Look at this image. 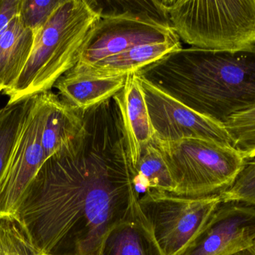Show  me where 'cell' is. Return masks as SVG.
Wrapping results in <instances>:
<instances>
[{"label": "cell", "instance_id": "obj_11", "mask_svg": "<svg viewBox=\"0 0 255 255\" xmlns=\"http://www.w3.org/2000/svg\"><path fill=\"white\" fill-rule=\"evenodd\" d=\"M112 99L119 114L128 158L133 170L154 137L145 94L136 73L128 75L124 86Z\"/></svg>", "mask_w": 255, "mask_h": 255}, {"label": "cell", "instance_id": "obj_10", "mask_svg": "<svg viewBox=\"0 0 255 255\" xmlns=\"http://www.w3.org/2000/svg\"><path fill=\"white\" fill-rule=\"evenodd\" d=\"M255 244V208L223 203L178 255H230Z\"/></svg>", "mask_w": 255, "mask_h": 255}, {"label": "cell", "instance_id": "obj_24", "mask_svg": "<svg viewBox=\"0 0 255 255\" xmlns=\"http://www.w3.org/2000/svg\"><path fill=\"white\" fill-rule=\"evenodd\" d=\"M230 255H255V245L253 246V247L240 250V251L236 252V253Z\"/></svg>", "mask_w": 255, "mask_h": 255}, {"label": "cell", "instance_id": "obj_8", "mask_svg": "<svg viewBox=\"0 0 255 255\" xmlns=\"http://www.w3.org/2000/svg\"><path fill=\"white\" fill-rule=\"evenodd\" d=\"M47 108L48 91L34 95L0 178V218L16 220L27 187L46 161L42 133Z\"/></svg>", "mask_w": 255, "mask_h": 255}, {"label": "cell", "instance_id": "obj_2", "mask_svg": "<svg viewBox=\"0 0 255 255\" xmlns=\"http://www.w3.org/2000/svg\"><path fill=\"white\" fill-rule=\"evenodd\" d=\"M136 74L220 124L255 106V45L236 52L181 47Z\"/></svg>", "mask_w": 255, "mask_h": 255}, {"label": "cell", "instance_id": "obj_5", "mask_svg": "<svg viewBox=\"0 0 255 255\" xmlns=\"http://www.w3.org/2000/svg\"><path fill=\"white\" fill-rule=\"evenodd\" d=\"M153 143L170 171L173 194L185 197L220 196L233 185L247 161L232 145L207 139Z\"/></svg>", "mask_w": 255, "mask_h": 255}, {"label": "cell", "instance_id": "obj_14", "mask_svg": "<svg viewBox=\"0 0 255 255\" xmlns=\"http://www.w3.org/2000/svg\"><path fill=\"white\" fill-rule=\"evenodd\" d=\"M83 114L48 91V108L42 133L46 160L73 143L85 133Z\"/></svg>", "mask_w": 255, "mask_h": 255}, {"label": "cell", "instance_id": "obj_12", "mask_svg": "<svg viewBox=\"0 0 255 255\" xmlns=\"http://www.w3.org/2000/svg\"><path fill=\"white\" fill-rule=\"evenodd\" d=\"M180 40L135 46L91 65L75 66L70 73L89 77H120L137 73L169 52L181 48Z\"/></svg>", "mask_w": 255, "mask_h": 255}, {"label": "cell", "instance_id": "obj_25", "mask_svg": "<svg viewBox=\"0 0 255 255\" xmlns=\"http://www.w3.org/2000/svg\"></svg>", "mask_w": 255, "mask_h": 255}, {"label": "cell", "instance_id": "obj_4", "mask_svg": "<svg viewBox=\"0 0 255 255\" xmlns=\"http://www.w3.org/2000/svg\"><path fill=\"white\" fill-rule=\"evenodd\" d=\"M160 3L172 29L191 47L236 52L255 45V0Z\"/></svg>", "mask_w": 255, "mask_h": 255}, {"label": "cell", "instance_id": "obj_1", "mask_svg": "<svg viewBox=\"0 0 255 255\" xmlns=\"http://www.w3.org/2000/svg\"><path fill=\"white\" fill-rule=\"evenodd\" d=\"M139 198L124 135L90 141L85 125L42 165L16 220L43 254L100 255L105 237L137 210Z\"/></svg>", "mask_w": 255, "mask_h": 255}, {"label": "cell", "instance_id": "obj_15", "mask_svg": "<svg viewBox=\"0 0 255 255\" xmlns=\"http://www.w3.org/2000/svg\"><path fill=\"white\" fill-rule=\"evenodd\" d=\"M100 255H164L140 208L105 237Z\"/></svg>", "mask_w": 255, "mask_h": 255}, {"label": "cell", "instance_id": "obj_21", "mask_svg": "<svg viewBox=\"0 0 255 255\" xmlns=\"http://www.w3.org/2000/svg\"><path fill=\"white\" fill-rule=\"evenodd\" d=\"M222 202H236L255 208V157L247 160L233 185L220 195Z\"/></svg>", "mask_w": 255, "mask_h": 255}, {"label": "cell", "instance_id": "obj_9", "mask_svg": "<svg viewBox=\"0 0 255 255\" xmlns=\"http://www.w3.org/2000/svg\"><path fill=\"white\" fill-rule=\"evenodd\" d=\"M138 78L145 94L154 140L202 139L232 145L223 124L195 112L148 81Z\"/></svg>", "mask_w": 255, "mask_h": 255}, {"label": "cell", "instance_id": "obj_7", "mask_svg": "<svg viewBox=\"0 0 255 255\" xmlns=\"http://www.w3.org/2000/svg\"><path fill=\"white\" fill-rule=\"evenodd\" d=\"M169 40L180 38L155 13L129 9L102 15L88 32L76 66L91 65L135 46Z\"/></svg>", "mask_w": 255, "mask_h": 255}, {"label": "cell", "instance_id": "obj_19", "mask_svg": "<svg viewBox=\"0 0 255 255\" xmlns=\"http://www.w3.org/2000/svg\"><path fill=\"white\" fill-rule=\"evenodd\" d=\"M232 147L246 160L255 157V106L232 115L224 123Z\"/></svg>", "mask_w": 255, "mask_h": 255}, {"label": "cell", "instance_id": "obj_6", "mask_svg": "<svg viewBox=\"0 0 255 255\" xmlns=\"http://www.w3.org/2000/svg\"><path fill=\"white\" fill-rule=\"evenodd\" d=\"M222 204L220 196L190 198L148 192L138 205L164 255H178Z\"/></svg>", "mask_w": 255, "mask_h": 255}, {"label": "cell", "instance_id": "obj_23", "mask_svg": "<svg viewBox=\"0 0 255 255\" xmlns=\"http://www.w3.org/2000/svg\"><path fill=\"white\" fill-rule=\"evenodd\" d=\"M21 0H0V32L19 13Z\"/></svg>", "mask_w": 255, "mask_h": 255}, {"label": "cell", "instance_id": "obj_3", "mask_svg": "<svg viewBox=\"0 0 255 255\" xmlns=\"http://www.w3.org/2000/svg\"><path fill=\"white\" fill-rule=\"evenodd\" d=\"M100 17L95 1L62 0L34 34L32 49L20 74L2 91L8 102L51 91L76 65L84 41Z\"/></svg>", "mask_w": 255, "mask_h": 255}, {"label": "cell", "instance_id": "obj_20", "mask_svg": "<svg viewBox=\"0 0 255 255\" xmlns=\"http://www.w3.org/2000/svg\"><path fill=\"white\" fill-rule=\"evenodd\" d=\"M0 255H46L15 219L0 218Z\"/></svg>", "mask_w": 255, "mask_h": 255}, {"label": "cell", "instance_id": "obj_13", "mask_svg": "<svg viewBox=\"0 0 255 255\" xmlns=\"http://www.w3.org/2000/svg\"><path fill=\"white\" fill-rule=\"evenodd\" d=\"M127 76L89 77L67 72L54 88L64 103L79 112H85L112 98L125 84Z\"/></svg>", "mask_w": 255, "mask_h": 255}, {"label": "cell", "instance_id": "obj_17", "mask_svg": "<svg viewBox=\"0 0 255 255\" xmlns=\"http://www.w3.org/2000/svg\"><path fill=\"white\" fill-rule=\"evenodd\" d=\"M132 173L133 185L139 197L148 192H175V183L170 171L153 142L145 147Z\"/></svg>", "mask_w": 255, "mask_h": 255}, {"label": "cell", "instance_id": "obj_18", "mask_svg": "<svg viewBox=\"0 0 255 255\" xmlns=\"http://www.w3.org/2000/svg\"><path fill=\"white\" fill-rule=\"evenodd\" d=\"M34 97V95L13 103L7 102L0 109V178L20 133Z\"/></svg>", "mask_w": 255, "mask_h": 255}, {"label": "cell", "instance_id": "obj_22", "mask_svg": "<svg viewBox=\"0 0 255 255\" xmlns=\"http://www.w3.org/2000/svg\"><path fill=\"white\" fill-rule=\"evenodd\" d=\"M62 0H21L19 16L34 34L43 26Z\"/></svg>", "mask_w": 255, "mask_h": 255}, {"label": "cell", "instance_id": "obj_16", "mask_svg": "<svg viewBox=\"0 0 255 255\" xmlns=\"http://www.w3.org/2000/svg\"><path fill=\"white\" fill-rule=\"evenodd\" d=\"M34 33L19 15L0 32V92L17 79L32 49Z\"/></svg>", "mask_w": 255, "mask_h": 255}]
</instances>
